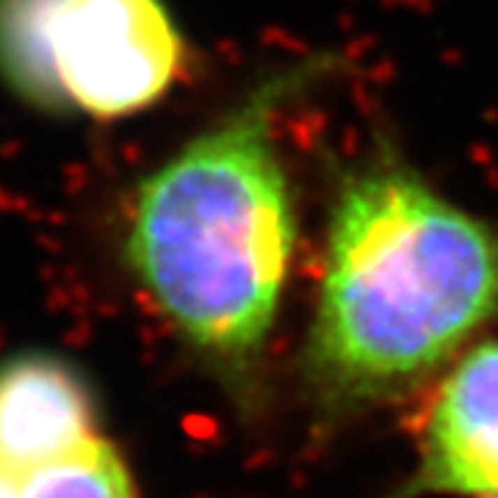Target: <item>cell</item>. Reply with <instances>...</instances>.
Instances as JSON below:
<instances>
[{
	"label": "cell",
	"mask_w": 498,
	"mask_h": 498,
	"mask_svg": "<svg viewBox=\"0 0 498 498\" xmlns=\"http://www.w3.org/2000/svg\"><path fill=\"white\" fill-rule=\"evenodd\" d=\"M318 70L263 83L136 189L125 258L155 310L230 376H249L272 335L296 205L272 114Z\"/></svg>",
	"instance_id": "obj_2"
},
{
	"label": "cell",
	"mask_w": 498,
	"mask_h": 498,
	"mask_svg": "<svg viewBox=\"0 0 498 498\" xmlns=\"http://www.w3.org/2000/svg\"><path fill=\"white\" fill-rule=\"evenodd\" d=\"M418 493L498 496V341L468 349L440 382L402 498Z\"/></svg>",
	"instance_id": "obj_4"
},
{
	"label": "cell",
	"mask_w": 498,
	"mask_h": 498,
	"mask_svg": "<svg viewBox=\"0 0 498 498\" xmlns=\"http://www.w3.org/2000/svg\"><path fill=\"white\" fill-rule=\"evenodd\" d=\"M20 482H22V474L0 462V498H20Z\"/></svg>",
	"instance_id": "obj_7"
},
{
	"label": "cell",
	"mask_w": 498,
	"mask_h": 498,
	"mask_svg": "<svg viewBox=\"0 0 498 498\" xmlns=\"http://www.w3.org/2000/svg\"><path fill=\"white\" fill-rule=\"evenodd\" d=\"M498 316V233L396 158L346 172L327 224L305 382L327 416L393 402Z\"/></svg>",
	"instance_id": "obj_1"
},
{
	"label": "cell",
	"mask_w": 498,
	"mask_h": 498,
	"mask_svg": "<svg viewBox=\"0 0 498 498\" xmlns=\"http://www.w3.org/2000/svg\"><path fill=\"white\" fill-rule=\"evenodd\" d=\"M183 59L163 0H0V80L50 114H139L172 89Z\"/></svg>",
	"instance_id": "obj_3"
},
{
	"label": "cell",
	"mask_w": 498,
	"mask_h": 498,
	"mask_svg": "<svg viewBox=\"0 0 498 498\" xmlns=\"http://www.w3.org/2000/svg\"><path fill=\"white\" fill-rule=\"evenodd\" d=\"M496 498H498V496H496Z\"/></svg>",
	"instance_id": "obj_8"
},
{
	"label": "cell",
	"mask_w": 498,
	"mask_h": 498,
	"mask_svg": "<svg viewBox=\"0 0 498 498\" xmlns=\"http://www.w3.org/2000/svg\"><path fill=\"white\" fill-rule=\"evenodd\" d=\"M20 498H139L119 451L91 434L67 454L22 474Z\"/></svg>",
	"instance_id": "obj_6"
},
{
	"label": "cell",
	"mask_w": 498,
	"mask_h": 498,
	"mask_svg": "<svg viewBox=\"0 0 498 498\" xmlns=\"http://www.w3.org/2000/svg\"><path fill=\"white\" fill-rule=\"evenodd\" d=\"M91 434V399L70 365L42 355L0 365L3 465L28 474Z\"/></svg>",
	"instance_id": "obj_5"
}]
</instances>
